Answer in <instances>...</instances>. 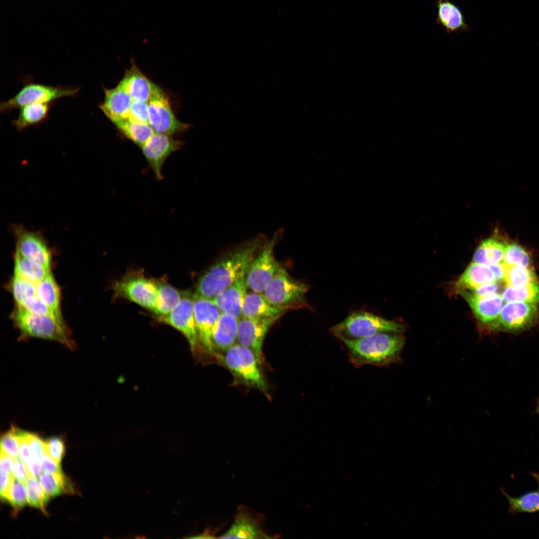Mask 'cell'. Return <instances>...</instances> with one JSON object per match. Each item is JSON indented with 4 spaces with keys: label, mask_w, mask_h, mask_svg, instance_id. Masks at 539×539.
<instances>
[{
    "label": "cell",
    "mask_w": 539,
    "mask_h": 539,
    "mask_svg": "<svg viewBox=\"0 0 539 539\" xmlns=\"http://www.w3.org/2000/svg\"><path fill=\"white\" fill-rule=\"evenodd\" d=\"M259 234L226 251L200 276L195 293L212 299L222 292L242 276L263 245L268 241Z\"/></svg>",
    "instance_id": "1"
},
{
    "label": "cell",
    "mask_w": 539,
    "mask_h": 539,
    "mask_svg": "<svg viewBox=\"0 0 539 539\" xmlns=\"http://www.w3.org/2000/svg\"><path fill=\"white\" fill-rule=\"evenodd\" d=\"M350 363L356 368L382 367L399 362L405 338L401 333L383 332L352 340H343Z\"/></svg>",
    "instance_id": "2"
},
{
    "label": "cell",
    "mask_w": 539,
    "mask_h": 539,
    "mask_svg": "<svg viewBox=\"0 0 539 539\" xmlns=\"http://www.w3.org/2000/svg\"><path fill=\"white\" fill-rule=\"evenodd\" d=\"M11 316L21 339L38 338L59 342L70 350L76 347L70 331L62 319L31 313L17 305Z\"/></svg>",
    "instance_id": "3"
},
{
    "label": "cell",
    "mask_w": 539,
    "mask_h": 539,
    "mask_svg": "<svg viewBox=\"0 0 539 539\" xmlns=\"http://www.w3.org/2000/svg\"><path fill=\"white\" fill-rule=\"evenodd\" d=\"M405 327L401 323L387 320L363 310L354 311L329 330L340 339L355 340L383 332L401 333Z\"/></svg>",
    "instance_id": "4"
},
{
    "label": "cell",
    "mask_w": 539,
    "mask_h": 539,
    "mask_svg": "<svg viewBox=\"0 0 539 539\" xmlns=\"http://www.w3.org/2000/svg\"><path fill=\"white\" fill-rule=\"evenodd\" d=\"M310 286L292 277L281 267L262 292L273 305L284 310H312L305 294Z\"/></svg>",
    "instance_id": "5"
},
{
    "label": "cell",
    "mask_w": 539,
    "mask_h": 539,
    "mask_svg": "<svg viewBox=\"0 0 539 539\" xmlns=\"http://www.w3.org/2000/svg\"><path fill=\"white\" fill-rule=\"evenodd\" d=\"M218 358L222 360L237 380L268 394V387L260 369L261 365L250 348L236 343Z\"/></svg>",
    "instance_id": "6"
},
{
    "label": "cell",
    "mask_w": 539,
    "mask_h": 539,
    "mask_svg": "<svg viewBox=\"0 0 539 539\" xmlns=\"http://www.w3.org/2000/svg\"><path fill=\"white\" fill-rule=\"evenodd\" d=\"M283 236V229L277 230L251 262L246 274V280L248 287L252 291L262 293L281 267L274 258L273 250Z\"/></svg>",
    "instance_id": "7"
},
{
    "label": "cell",
    "mask_w": 539,
    "mask_h": 539,
    "mask_svg": "<svg viewBox=\"0 0 539 539\" xmlns=\"http://www.w3.org/2000/svg\"><path fill=\"white\" fill-rule=\"evenodd\" d=\"M79 87L51 86L27 81L13 97L0 104V111L7 113L33 103H51L63 97L76 96Z\"/></svg>",
    "instance_id": "8"
},
{
    "label": "cell",
    "mask_w": 539,
    "mask_h": 539,
    "mask_svg": "<svg viewBox=\"0 0 539 539\" xmlns=\"http://www.w3.org/2000/svg\"><path fill=\"white\" fill-rule=\"evenodd\" d=\"M158 281L140 272L128 273L113 285L116 296L128 299L154 312Z\"/></svg>",
    "instance_id": "9"
},
{
    "label": "cell",
    "mask_w": 539,
    "mask_h": 539,
    "mask_svg": "<svg viewBox=\"0 0 539 539\" xmlns=\"http://www.w3.org/2000/svg\"><path fill=\"white\" fill-rule=\"evenodd\" d=\"M147 104L149 124L154 132L171 135L187 128L175 117L167 96L157 85Z\"/></svg>",
    "instance_id": "10"
},
{
    "label": "cell",
    "mask_w": 539,
    "mask_h": 539,
    "mask_svg": "<svg viewBox=\"0 0 539 539\" xmlns=\"http://www.w3.org/2000/svg\"><path fill=\"white\" fill-rule=\"evenodd\" d=\"M157 320L181 332L187 338L192 350L199 344L194 315L193 294L185 291L177 305L167 315L157 316Z\"/></svg>",
    "instance_id": "11"
},
{
    "label": "cell",
    "mask_w": 539,
    "mask_h": 539,
    "mask_svg": "<svg viewBox=\"0 0 539 539\" xmlns=\"http://www.w3.org/2000/svg\"><path fill=\"white\" fill-rule=\"evenodd\" d=\"M538 314V308L533 303L511 301L502 308L497 319L490 324L493 330L511 332L521 331L529 327Z\"/></svg>",
    "instance_id": "12"
},
{
    "label": "cell",
    "mask_w": 539,
    "mask_h": 539,
    "mask_svg": "<svg viewBox=\"0 0 539 539\" xmlns=\"http://www.w3.org/2000/svg\"><path fill=\"white\" fill-rule=\"evenodd\" d=\"M280 317L253 319L242 316L239 319L238 343L252 350L261 365L263 363L265 338L270 328Z\"/></svg>",
    "instance_id": "13"
},
{
    "label": "cell",
    "mask_w": 539,
    "mask_h": 539,
    "mask_svg": "<svg viewBox=\"0 0 539 539\" xmlns=\"http://www.w3.org/2000/svg\"><path fill=\"white\" fill-rule=\"evenodd\" d=\"M16 240V249L21 256L50 270L52 254L43 236L39 233L28 231L21 226L13 227Z\"/></svg>",
    "instance_id": "14"
},
{
    "label": "cell",
    "mask_w": 539,
    "mask_h": 539,
    "mask_svg": "<svg viewBox=\"0 0 539 539\" xmlns=\"http://www.w3.org/2000/svg\"><path fill=\"white\" fill-rule=\"evenodd\" d=\"M165 134L154 133L141 147L142 153L157 180L163 178L162 168L168 157L179 150L183 143Z\"/></svg>",
    "instance_id": "15"
},
{
    "label": "cell",
    "mask_w": 539,
    "mask_h": 539,
    "mask_svg": "<svg viewBox=\"0 0 539 539\" xmlns=\"http://www.w3.org/2000/svg\"><path fill=\"white\" fill-rule=\"evenodd\" d=\"M194 310L199 341L208 352L214 354L212 337L221 311L210 299L193 294Z\"/></svg>",
    "instance_id": "16"
},
{
    "label": "cell",
    "mask_w": 539,
    "mask_h": 539,
    "mask_svg": "<svg viewBox=\"0 0 539 539\" xmlns=\"http://www.w3.org/2000/svg\"><path fill=\"white\" fill-rule=\"evenodd\" d=\"M263 515L245 506L238 508L230 529L220 538L223 539L271 538L264 530Z\"/></svg>",
    "instance_id": "17"
},
{
    "label": "cell",
    "mask_w": 539,
    "mask_h": 539,
    "mask_svg": "<svg viewBox=\"0 0 539 539\" xmlns=\"http://www.w3.org/2000/svg\"><path fill=\"white\" fill-rule=\"evenodd\" d=\"M458 293L467 301L475 315L483 323L491 324L498 317L503 298L498 294L479 296L466 290Z\"/></svg>",
    "instance_id": "18"
},
{
    "label": "cell",
    "mask_w": 539,
    "mask_h": 539,
    "mask_svg": "<svg viewBox=\"0 0 539 539\" xmlns=\"http://www.w3.org/2000/svg\"><path fill=\"white\" fill-rule=\"evenodd\" d=\"M104 96L99 107L115 125L128 118L132 99L117 85L112 88H104Z\"/></svg>",
    "instance_id": "19"
},
{
    "label": "cell",
    "mask_w": 539,
    "mask_h": 539,
    "mask_svg": "<svg viewBox=\"0 0 539 539\" xmlns=\"http://www.w3.org/2000/svg\"><path fill=\"white\" fill-rule=\"evenodd\" d=\"M248 288L245 274L211 299L221 312L232 314L239 319L243 316L242 306Z\"/></svg>",
    "instance_id": "20"
},
{
    "label": "cell",
    "mask_w": 539,
    "mask_h": 539,
    "mask_svg": "<svg viewBox=\"0 0 539 539\" xmlns=\"http://www.w3.org/2000/svg\"><path fill=\"white\" fill-rule=\"evenodd\" d=\"M239 319L221 312L214 328L212 342L214 354L217 357L237 340Z\"/></svg>",
    "instance_id": "21"
},
{
    "label": "cell",
    "mask_w": 539,
    "mask_h": 539,
    "mask_svg": "<svg viewBox=\"0 0 539 539\" xmlns=\"http://www.w3.org/2000/svg\"><path fill=\"white\" fill-rule=\"evenodd\" d=\"M155 85L134 65L126 71L117 84L133 100L146 102L150 99Z\"/></svg>",
    "instance_id": "22"
},
{
    "label": "cell",
    "mask_w": 539,
    "mask_h": 539,
    "mask_svg": "<svg viewBox=\"0 0 539 539\" xmlns=\"http://www.w3.org/2000/svg\"><path fill=\"white\" fill-rule=\"evenodd\" d=\"M436 22L448 33L468 32L470 27L460 8L450 0H436Z\"/></svg>",
    "instance_id": "23"
},
{
    "label": "cell",
    "mask_w": 539,
    "mask_h": 539,
    "mask_svg": "<svg viewBox=\"0 0 539 539\" xmlns=\"http://www.w3.org/2000/svg\"><path fill=\"white\" fill-rule=\"evenodd\" d=\"M285 312L270 303L263 293L253 291L247 292L242 306V316L253 319L281 316Z\"/></svg>",
    "instance_id": "24"
},
{
    "label": "cell",
    "mask_w": 539,
    "mask_h": 539,
    "mask_svg": "<svg viewBox=\"0 0 539 539\" xmlns=\"http://www.w3.org/2000/svg\"><path fill=\"white\" fill-rule=\"evenodd\" d=\"M496 282L493 272L489 266L472 263L456 282L457 292L472 290L480 285Z\"/></svg>",
    "instance_id": "25"
},
{
    "label": "cell",
    "mask_w": 539,
    "mask_h": 539,
    "mask_svg": "<svg viewBox=\"0 0 539 539\" xmlns=\"http://www.w3.org/2000/svg\"><path fill=\"white\" fill-rule=\"evenodd\" d=\"M54 102L33 103L19 108L17 117L12 121L13 125L21 131L25 129L43 123L48 119Z\"/></svg>",
    "instance_id": "26"
},
{
    "label": "cell",
    "mask_w": 539,
    "mask_h": 539,
    "mask_svg": "<svg viewBox=\"0 0 539 539\" xmlns=\"http://www.w3.org/2000/svg\"><path fill=\"white\" fill-rule=\"evenodd\" d=\"M507 244L497 236L482 241L473 256V262L490 266L502 263Z\"/></svg>",
    "instance_id": "27"
},
{
    "label": "cell",
    "mask_w": 539,
    "mask_h": 539,
    "mask_svg": "<svg viewBox=\"0 0 539 539\" xmlns=\"http://www.w3.org/2000/svg\"><path fill=\"white\" fill-rule=\"evenodd\" d=\"M36 295L57 317L62 318L60 311V291L50 272L36 283Z\"/></svg>",
    "instance_id": "28"
},
{
    "label": "cell",
    "mask_w": 539,
    "mask_h": 539,
    "mask_svg": "<svg viewBox=\"0 0 539 539\" xmlns=\"http://www.w3.org/2000/svg\"><path fill=\"white\" fill-rule=\"evenodd\" d=\"M185 291H180L170 284L158 282L154 312L157 316L169 314L180 302Z\"/></svg>",
    "instance_id": "29"
},
{
    "label": "cell",
    "mask_w": 539,
    "mask_h": 539,
    "mask_svg": "<svg viewBox=\"0 0 539 539\" xmlns=\"http://www.w3.org/2000/svg\"><path fill=\"white\" fill-rule=\"evenodd\" d=\"M14 261V274L35 284L51 272L50 270L23 257L16 250Z\"/></svg>",
    "instance_id": "30"
},
{
    "label": "cell",
    "mask_w": 539,
    "mask_h": 539,
    "mask_svg": "<svg viewBox=\"0 0 539 539\" xmlns=\"http://www.w3.org/2000/svg\"><path fill=\"white\" fill-rule=\"evenodd\" d=\"M39 481L50 497H55L64 493L73 494L74 488L63 473L43 472L38 476Z\"/></svg>",
    "instance_id": "31"
},
{
    "label": "cell",
    "mask_w": 539,
    "mask_h": 539,
    "mask_svg": "<svg viewBox=\"0 0 539 539\" xmlns=\"http://www.w3.org/2000/svg\"><path fill=\"white\" fill-rule=\"evenodd\" d=\"M501 492L508 501L509 514L515 515L539 512V491L529 492L518 497L510 496L503 489H501Z\"/></svg>",
    "instance_id": "32"
},
{
    "label": "cell",
    "mask_w": 539,
    "mask_h": 539,
    "mask_svg": "<svg viewBox=\"0 0 539 539\" xmlns=\"http://www.w3.org/2000/svg\"><path fill=\"white\" fill-rule=\"evenodd\" d=\"M127 138L140 148L155 133L149 124L126 119L115 125Z\"/></svg>",
    "instance_id": "33"
},
{
    "label": "cell",
    "mask_w": 539,
    "mask_h": 539,
    "mask_svg": "<svg viewBox=\"0 0 539 539\" xmlns=\"http://www.w3.org/2000/svg\"><path fill=\"white\" fill-rule=\"evenodd\" d=\"M502 296L507 302L522 301L536 303L539 302V282L520 287L507 286Z\"/></svg>",
    "instance_id": "34"
},
{
    "label": "cell",
    "mask_w": 539,
    "mask_h": 539,
    "mask_svg": "<svg viewBox=\"0 0 539 539\" xmlns=\"http://www.w3.org/2000/svg\"><path fill=\"white\" fill-rule=\"evenodd\" d=\"M505 281L507 286L520 287L539 282L530 268L520 266H506Z\"/></svg>",
    "instance_id": "35"
},
{
    "label": "cell",
    "mask_w": 539,
    "mask_h": 539,
    "mask_svg": "<svg viewBox=\"0 0 539 539\" xmlns=\"http://www.w3.org/2000/svg\"><path fill=\"white\" fill-rule=\"evenodd\" d=\"M27 503L33 507L40 510L46 513L45 506L50 497L45 492L42 485L36 478L29 477L25 483Z\"/></svg>",
    "instance_id": "36"
},
{
    "label": "cell",
    "mask_w": 539,
    "mask_h": 539,
    "mask_svg": "<svg viewBox=\"0 0 539 539\" xmlns=\"http://www.w3.org/2000/svg\"><path fill=\"white\" fill-rule=\"evenodd\" d=\"M9 287L16 305L26 298L36 294V284L13 274Z\"/></svg>",
    "instance_id": "37"
},
{
    "label": "cell",
    "mask_w": 539,
    "mask_h": 539,
    "mask_svg": "<svg viewBox=\"0 0 539 539\" xmlns=\"http://www.w3.org/2000/svg\"><path fill=\"white\" fill-rule=\"evenodd\" d=\"M531 257L521 245L511 243L507 244L503 259L506 266H520L530 268Z\"/></svg>",
    "instance_id": "38"
},
{
    "label": "cell",
    "mask_w": 539,
    "mask_h": 539,
    "mask_svg": "<svg viewBox=\"0 0 539 539\" xmlns=\"http://www.w3.org/2000/svg\"><path fill=\"white\" fill-rule=\"evenodd\" d=\"M7 502L11 505L15 512L19 511L26 505L27 499L25 483L13 479Z\"/></svg>",
    "instance_id": "39"
},
{
    "label": "cell",
    "mask_w": 539,
    "mask_h": 539,
    "mask_svg": "<svg viewBox=\"0 0 539 539\" xmlns=\"http://www.w3.org/2000/svg\"><path fill=\"white\" fill-rule=\"evenodd\" d=\"M16 428L12 426L1 436L0 440V451L13 459L19 458V443Z\"/></svg>",
    "instance_id": "40"
},
{
    "label": "cell",
    "mask_w": 539,
    "mask_h": 539,
    "mask_svg": "<svg viewBox=\"0 0 539 539\" xmlns=\"http://www.w3.org/2000/svg\"><path fill=\"white\" fill-rule=\"evenodd\" d=\"M127 119L137 122L149 124L147 102L133 100Z\"/></svg>",
    "instance_id": "41"
},
{
    "label": "cell",
    "mask_w": 539,
    "mask_h": 539,
    "mask_svg": "<svg viewBox=\"0 0 539 539\" xmlns=\"http://www.w3.org/2000/svg\"><path fill=\"white\" fill-rule=\"evenodd\" d=\"M46 452L57 463L60 464L64 454L63 440L57 437H52L45 440Z\"/></svg>",
    "instance_id": "42"
},
{
    "label": "cell",
    "mask_w": 539,
    "mask_h": 539,
    "mask_svg": "<svg viewBox=\"0 0 539 539\" xmlns=\"http://www.w3.org/2000/svg\"><path fill=\"white\" fill-rule=\"evenodd\" d=\"M29 441L32 457L40 460L46 452L45 441L35 433L29 432Z\"/></svg>",
    "instance_id": "43"
},
{
    "label": "cell",
    "mask_w": 539,
    "mask_h": 539,
    "mask_svg": "<svg viewBox=\"0 0 539 539\" xmlns=\"http://www.w3.org/2000/svg\"><path fill=\"white\" fill-rule=\"evenodd\" d=\"M13 477L11 474L0 471V498L2 500L7 502L9 491L12 485Z\"/></svg>",
    "instance_id": "44"
},
{
    "label": "cell",
    "mask_w": 539,
    "mask_h": 539,
    "mask_svg": "<svg viewBox=\"0 0 539 539\" xmlns=\"http://www.w3.org/2000/svg\"><path fill=\"white\" fill-rule=\"evenodd\" d=\"M42 470L49 473H62L60 464L55 462L46 452L40 459Z\"/></svg>",
    "instance_id": "45"
},
{
    "label": "cell",
    "mask_w": 539,
    "mask_h": 539,
    "mask_svg": "<svg viewBox=\"0 0 539 539\" xmlns=\"http://www.w3.org/2000/svg\"><path fill=\"white\" fill-rule=\"evenodd\" d=\"M11 474L14 479L25 483L29 477L24 463L19 458L14 459Z\"/></svg>",
    "instance_id": "46"
},
{
    "label": "cell",
    "mask_w": 539,
    "mask_h": 539,
    "mask_svg": "<svg viewBox=\"0 0 539 539\" xmlns=\"http://www.w3.org/2000/svg\"><path fill=\"white\" fill-rule=\"evenodd\" d=\"M499 289V285L494 282L480 285L470 290V292L479 296H487L497 294Z\"/></svg>",
    "instance_id": "47"
},
{
    "label": "cell",
    "mask_w": 539,
    "mask_h": 539,
    "mask_svg": "<svg viewBox=\"0 0 539 539\" xmlns=\"http://www.w3.org/2000/svg\"><path fill=\"white\" fill-rule=\"evenodd\" d=\"M24 464L29 477L36 478L41 473L42 468L39 460L32 457Z\"/></svg>",
    "instance_id": "48"
},
{
    "label": "cell",
    "mask_w": 539,
    "mask_h": 539,
    "mask_svg": "<svg viewBox=\"0 0 539 539\" xmlns=\"http://www.w3.org/2000/svg\"><path fill=\"white\" fill-rule=\"evenodd\" d=\"M14 464V459L0 451V471L11 474Z\"/></svg>",
    "instance_id": "49"
},
{
    "label": "cell",
    "mask_w": 539,
    "mask_h": 539,
    "mask_svg": "<svg viewBox=\"0 0 539 539\" xmlns=\"http://www.w3.org/2000/svg\"><path fill=\"white\" fill-rule=\"evenodd\" d=\"M494 273L496 281H500L505 279L506 272V265L503 263L489 266Z\"/></svg>",
    "instance_id": "50"
},
{
    "label": "cell",
    "mask_w": 539,
    "mask_h": 539,
    "mask_svg": "<svg viewBox=\"0 0 539 539\" xmlns=\"http://www.w3.org/2000/svg\"><path fill=\"white\" fill-rule=\"evenodd\" d=\"M530 475L538 484L539 487L538 491L539 492V474L531 471L530 472Z\"/></svg>",
    "instance_id": "51"
},
{
    "label": "cell",
    "mask_w": 539,
    "mask_h": 539,
    "mask_svg": "<svg viewBox=\"0 0 539 539\" xmlns=\"http://www.w3.org/2000/svg\"><path fill=\"white\" fill-rule=\"evenodd\" d=\"M535 411L536 413L539 414V397L537 400L536 408Z\"/></svg>",
    "instance_id": "52"
}]
</instances>
